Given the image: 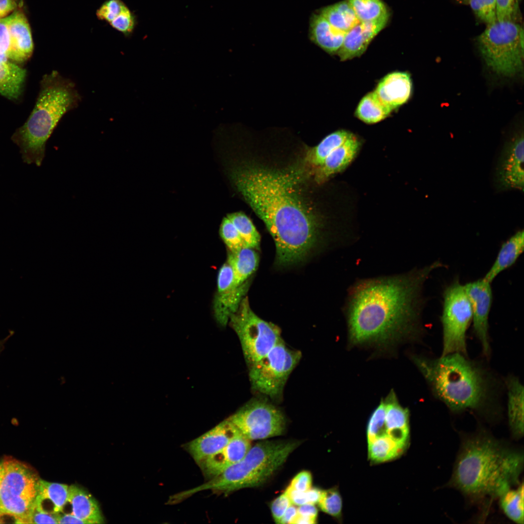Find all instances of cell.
Segmentation results:
<instances>
[{"mask_svg":"<svg viewBox=\"0 0 524 524\" xmlns=\"http://www.w3.org/2000/svg\"><path fill=\"white\" fill-rule=\"evenodd\" d=\"M68 487L40 479L34 508L50 514L61 513L68 502Z\"/></svg>","mask_w":524,"mask_h":524,"instance_id":"7402d4cb","label":"cell"},{"mask_svg":"<svg viewBox=\"0 0 524 524\" xmlns=\"http://www.w3.org/2000/svg\"><path fill=\"white\" fill-rule=\"evenodd\" d=\"M17 6L16 0H0V18L5 17Z\"/></svg>","mask_w":524,"mask_h":524,"instance_id":"681fc988","label":"cell"},{"mask_svg":"<svg viewBox=\"0 0 524 524\" xmlns=\"http://www.w3.org/2000/svg\"><path fill=\"white\" fill-rule=\"evenodd\" d=\"M439 262L408 273L363 279L350 289L345 308L349 342L386 344L420 331L422 290Z\"/></svg>","mask_w":524,"mask_h":524,"instance_id":"6da1fadb","label":"cell"},{"mask_svg":"<svg viewBox=\"0 0 524 524\" xmlns=\"http://www.w3.org/2000/svg\"><path fill=\"white\" fill-rule=\"evenodd\" d=\"M4 343H5V340H3L2 341H0V352L2 350V347H3V346L4 344Z\"/></svg>","mask_w":524,"mask_h":524,"instance_id":"9f6ffc18","label":"cell"},{"mask_svg":"<svg viewBox=\"0 0 524 524\" xmlns=\"http://www.w3.org/2000/svg\"><path fill=\"white\" fill-rule=\"evenodd\" d=\"M385 424V407L382 400L371 415L367 426L368 442L376 438L387 435Z\"/></svg>","mask_w":524,"mask_h":524,"instance_id":"8d00e7d4","label":"cell"},{"mask_svg":"<svg viewBox=\"0 0 524 524\" xmlns=\"http://www.w3.org/2000/svg\"><path fill=\"white\" fill-rule=\"evenodd\" d=\"M111 26L124 33L131 32L134 27L133 16L129 9L125 6L120 13L111 22Z\"/></svg>","mask_w":524,"mask_h":524,"instance_id":"b9f144b4","label":"cell"},{"mask_svg":"<svg viewBox=\"0 0 524 524\" xmlns=\"http://www.w3.org/2000/svg\"><path fill=\"white\" fill-rule=\"evenodd\" d=\"M506 386L509 428L513 437L520 439L524 435V387L515 377L507 378Z\"/></svg>","mask_w":524,"mask_h":524,"instance_id":"603a6c76","label":"cell"},{"mask_svg":"<svg viewBox=\"0 0 524 524\" xmlns=\"http://www.w3.org/2000/svg\"><path fill=\"white\" fill-rule=\"evenodd\" d=\"M237 334L248 367L257 362L282 339L279 328L259 317L244 297L237 310L229 318Z\"/></svg>","mask_w":524,"mask_h":524,"instance_id":"9c48e42d","label":"cell"},{"mask_svg":"<svg viewBox=\"0 0 524 524\" xmlns=\"http://www.w3.org/2000/svg\"><path fill=\"white\" fill-rule=\"evenodd\" d=\"M246 281L240 286H235L225 292L218 293L214 303V311L218 323L225 326L230 317L238 309L248 288Z\"/></svg>","mask_w":524,"mask_h":524,"instance_id":"4316f807","label":"cell"},{"mask_svg":"<svg viewBox=\"0 0 524 524\" xmlns=\"http://www.w3.org/2000/svg\"><path fill=\"white\" fill-rule=\"evenodd\" d=\"M389 16L371 22H360L347 32L337 52L341 61L359 57L367 49L373 38L387 25Z\"/></svg>","mask_w":524,"mask_h":524,"instance_id":"e0dca14e","label":"cell"},{"mask_svg":"<svg viewBox=\"0 0 524 524\" xmlns=\"http://www.w3.org/2000/svg\"><path fill=\"white\" fill-rule=\"evenodd\" d=\"M413 361L435 396L451 411L481 410L489 404V377L466 355L453 353L434 359L416 357Z\"/></svg>","mask_w":524,"mask_h":524,"instance_id":"277c9868","label":"cell"},{"mask_svg":"<svg viewBox=\"0 0 524 524\" xmlns=\"http://www.w3.org/2000/svg\"><path fill=\"white\" fill-rule=\"evenodd\" d=\"M4 470V460H0V480L2 477Z\"/></svg>","mask_w":524,"mask_h":524,"instance_id":"11a10c76","label":"cell"},{"mask_svg":"<svg viewBox=\"0 0 524 524\" xmlns=\"http://www.w3.org/2000/svg\"><path fill=\"white\" fill-rule=\"evenodd\" d=\"M360 22H371L390 16L381 0H348Z\"/></svg>","mask_w":524,"mask_h":524,"instance_id":"836d02e7","label":"cell"},{"mask_svg":"<svg viewBox=\"0 0 524 524\" xmlns=\"http://www.w3.org/2000/svg\"><path fill=\"white\" fill-rule=\"evenodd\" d=\"M316 523V521L308 517L303 516L297 513L296 515L293 519L290 524H312Z\"/></svg>","mask_w":524,"mask_h":524,"instance_id":"db71d44e","label":"cell"},{"mask_svg":"<svg viewBox=\"0 0 524 524\" xmlns=\"http://www.w3.org/2000/svg\"><path fill=\"white\" fill-rule=\"evenodd\" d=\"M346 33L333 27L320 14L313 16L311 22V39L330 54H337Z\"/></svg>","mask_w":524,"mask_h":524,"instance_id":"cb8c5ba5","label":"cell"},{"mask_svg":"<svg viewBox=\"0 0 524 524\" xmlns=\"http://www.w3.org/2000/svg\"><path fill=\"white\" fill-rule=\"evenodd\" d=\"M220 234L230 252H236L245 247L237 229L227 216L222 220Z\"/></svg>","mask_w":524,"mask_h":524,"instance_id":"74e56055","label":"cell"},{"mask_svg":"<svg viewBox=\"0 0 524 524\" xmlns=\"http://www.w3.org/2000/svg\"><path fill=\"white\" fill-rule=\"evenodd\" d=\"M352 135L350 132L340 130L326 136L316 146L308 152L307 160L312 165L318 167L335 149Z\"/></svg>","mask_w":524,"mask_h":524,"instance_id":"f546056e","label":"cell"},{"mask_svg":"<svg viewBox=\"0 0 524 524\" xmlns=\"http://www.w3.org/2000/svg\"><path fill=\"white\" fill-rule=\"evenodd\" d=\"M239 433L237 428L227 419L188 442L184 447L198 464L206 458L221 450Z\"/></svg>","mask_w":524,"mask_h":524,"instance_id":"9a60e30c","label":"cell"},{"mask_svg":"<svg viewBox=\"0 0 524 524\" xmlns=\"http://www.w3.org/2000/svg\"><path fill=\"white\" fill-rule=\"evenodd\" d=\"M3 460L0 480V518L7 515L14 517L16 523L29 524L40 478L33 469L19 460Z\"/></svg>","mask_w":524,"mask_h":524,"instance_id":"ba28073f","label":"cell"},{"mask_svg":"<svg viewBox=\"0 0 524 524\" xmlns=\"http://www.w3.org/2000/svg\"><path fill=\"white\" fill-rule=\"evenodd\" d=\"M320 14L335 28L344 33L360 22L348 0L324 8Z\"/></svg>","mask_w":524,"mask_h":524,"instance_id":"f1b7e54d","label":"cell"},{"mask_svg":"<svg viewBox=\"0 0 524 524\" xmlns=\"http://www.w3.org/2000/svg\"><path fill=\"white\" fill-rule=\"evenodd\" d=\"M57 514L44 512L33 508L29 524H58Z\"/></svg>","mask_w":524,"mask_h":524,"instance_id":"bcb514c9","label":"cell"},{"mask_svg":"<svg viewBox=\"0 0 524 524\" xmlns=\"http://www.w3.org/2000/svg\"><path fill=\"white\" fill-rule=\"evenodd\" d=\"M470 6L477 17L487 25L496 21L495 0H457Z\"/></svg>","mask_w":524,"mask_h":524,"instance_id":"d590c367","label":"cell"},{"mask_svg":"<svg viewBox=\"0 0 524 524\" xmlns=\"http://www.w3.org/2000/svg\"><path fill=\"white\" fill-rule=\"evenodd\" d=\"M322 490L318 488L311 487L306 491L308 503L315 504L318 503L321 497Z\"/></svg>","mask_w":524,"mask_h":524,"instance_id":"816d5d0a","label":"cell"},{"mask_svg":"<svg viewBox=\"0 0 524 524\" xmlns=\"http://www.w3.org/2000/svg\"><path fill=\"white\" fill-rule=\"evenodd\" d=\"M312 476L311 473L302 471L298 473L292 480L289 487L302 492L309 490L311 487Z\"/></svg>","mask_w":524,"mask_h":524,"instance_id":"f6af8a7d","label":"cell"},{"mask_svg":"<svg viewBox=\"0 0 524 524\" xmlns=\"http://www.w3.org/2000/svg\"><path fill=\"white\" fill-rule=\"evenodd\" d=\"M302 356L299 350L288 347L282 339L262 359L249 366V378L255 391L276 399Z\"/></svg>","mask_w":524,"mask_h":524,"instance_id":"30bf717a","label":"cell"},{"mask_svg":"<svg viewBox=\"0 0 524 524\" xmlns=\"http://www.w3.org/2000/svg\"><path fill=\"white\" fill-rule=\"evenodd\" d=\"M297 514V508L291 504L286 509L281 517L279 524H290Z\"/></svg>","mask_w":524,"mask_h":524,"instance_id":"f5cc1de1","label":"cell"},{"mask_svg":"<svg viewBox=\"0 0 524 524\" xmlns=\"http://www.w3.org/2000/svg\"><path fill=\"white\" fill-rule=\"evenodd\" d=\"M58 524H88L85 521L82 520L71 513L57 514Z\"/></svg>","mask_w":524,"mask_h":524,"instance_id":"f907efd6","label":"cell"},{"mask_svg":"<svg viewBox=\"0 0 524 524\" xmlns=\"http://www.w3.org/2000/svg\"><path fill=\"white\" fill-rule=\"evenodd\" d=\"M500 505L505 515L518 524H524V484L515 490L509 489L499 497Z\"/></svg>","mask_w":524,"mask_h":524,"instance_id":"1f68e13d","label":"cell"},{"mask_svg":"<svg viewBox=\"0 0 524 524\" xmlns=\"http://www.w3.org/2000/svg\"><path fill=\"white\" fill-rule=\"evenodd\" d=\"M228 419L249 440L282 435L286 420L282 411L267 400H250Z\"/></svg>","mask_w":524,"mask_h":524,"instance_id":"7c38bea8","label":"cell"},{"mask_svg":"<svg viewBox=\"0 0 524 524\" xmlns=\"http://www.w3.org/2000/svg\"><path fill=\"white\" fill-rule=\"evenodd\" d=\"M298 445V442L291 440L259 442L251 447L240 461L205 483L185 491L184 493L187 497L206 490L227 493L261 485L278 469Z\"/></svg>","mask_w":524,"mask_h":524,"instance_id":"8992f818","label":"cell"},{"mask_svg":"<svg viewBox=\"0 0 524 524\" xmlns=\"http://www.w3.org/2000/svg\"><path fill=\"white\" fill-rule=\"evenodd\" d=\"M81 100V96L71 80L54 70L43 77L33 111L11 137L19 147L25 163L41 165L46 143L56 126Z\"/></svg>","mask_w":524,"mask_h":524,"instance_id":"5b68a950","label":"cell"},{"mask_svg":"<svg viewBox=\"0 0 524 524\" xmlns=\"http://www.w3.org/2000/svg\"><path fill=\"white\" fill-rule=\"evenodd\" d=\"M68 502L71 505V514L88 524H101L103 519L98 502L82 488L72 485L68 487Z\"/></svg>","mask_w":524,"mask_h":524,"instance_id":"484cf974","label":"cell"},{"mask_svg":"<svg viewBox=\"0 0 524 524\" xmlns=\"http://www.w3.org/2000/svg\"></svg>","mask_w":524,"mask_h":524,"instance_id":"6f0895ef","label":"cell"},{"mask_svg":"<svg viewBox=\"0 0 524 524\" xmlns=\"http://www.w3.org/2000/svg\"><path fill=\"white\" fill-rule=\"evenodd\" d=\"M317 504L323 512L337 518L341 516L342 501L341 495L336 489H331L322 491Z\"/></svg>","mask_w":524,"mask_h":524,"instance_id":"f35d334b","label":"cell"},{"mask_svg":"<svg viewBox=\"0 0 524 524\" xmlns=\"http://www.w3.org/2000/svg\"><path fill=\"white\" fill-rule=\"evenodd\" d=\"M412 88L410 74L396 71L383 78L374 91L380 100L393 111L409 100Z\"/></svg>","mask_w":524,"mask_h":524,"instance_id":"ac0fdd59","label":"cell"},{"mask_svg":"<svg viewBox=\"0 0 524 524\" xmlns=\"http://www.w3.org/2000/svg\"><path fill=\"white\" fill-rule=\"evenodd\" d=\"M291 504L285 491L272 502L270 508L275 523L279 524L281 517Z\"/></svg>","mask_w":524,"mask_h":524,"instance_id":"7bdbcfd3","label":"cell"},{"mask_svg":"<svg viewBox=\"0 0 524 524\" xmlns=\"http://www.w3.org/2000/svg\"><path fill=\"white\" fill-rule=\"evenodd\" d=\"M476 40L482 56L494 72L510 77L522 70L524 35L519 24L496 21L487 25Z\"/></svg>","mask_w":524,"mask_h":524,"instance_id":"52a82bcc","label":"cell"},{"mask_svg":"<svg viewBox=\"0 0 524 524\" xmlns=\"http://www.w3.org/2000/svg\"><path fill=\"white\" fill-rule=\"evenodd\" d=\"M406 446L387 435L381 436L368 442L369 457L374 462L388 461L399 456Z\"/></svg>","mask_w":524,"mask_h":524,"instance_id":"d6a6232c","label":"cell"},{"mask_svg":"<svg viewBox=\"0 0 524 524\" xmlns=\"http://www.w3.org/2000/svg\"><path fill=\"white\" fill-rule=\"evenodd\" d=\"M297 513L317 521L318 510L314 504L307 503L299 506L297 508Z\"/></svg>","mask_w":524,"mask_h":524,"instance_id":"c3c4849f","label":"cell"},{"mask_svg":"<svg viewBox=\"0 0 524 524\" xmlns=\"http://www.w3.org/2000/svg\"><path fill=\"white\" fill-rule=\"evenodd\" d=\"M125 6L120 0H109L98 10L97 15L100 19L110 23L120 13Z\"/></svg>","mask_w":524,"mask_h":524,"instance_id":"60d3db41","label":"cell"},{"mask_svg":"<svg viewBox=\"0 0 524 524\" xmlns=\"http://www.w3.org/2000/svg\"><path fill=\"white\" fill-rule=\"evenodd\" d=\"M8 17L11 51L9 59L16 64L27 61L32 55L33 43L30 27L23 12L15 11Z\"/></svg>","mask_w":524,"mask_h":524,"instance_id":"d6986e66","label":"cell"},{"mask_svg":"<svg viewBox=\"0 0 524 524\" xmlns=\"http://www.w3.org/2000/svg\"><path fill=\"white\" fill-rule=\"evenodd\" d=\"M238 192L263 221L274 241L276 263L303 260L315 246L318 226L288 174L245 165L231 171Z\"/></svg>","mask_w":524,"mask_h":524,"instance_id":"7a4b0ae2","label":"cell"},{"mask_svg":"<svg viewBox=\"0 0 524 524\" xmlns=\"http://www.w3.org/2000/svg\"><path fill=\"white\" fill-rule=\"evenodd\" d=\"M360 145V141L352 134L317 167L315 174L317 182H323L332 175L344 170L356 156Z\"/></svg>","mask_w":524,"mask_h":524,"instance_id":"ffe728a7","label":"cell"},{"mask_svg":"<svg viewBox=\"0 0 524 524\" xmlns=\"http://www.w3.org/2000/svg\"><path fill=\"white\" fill-rule=\"evenodd\" d=\"M524 134H515L505 145L498 158L495 173L497 190H524Z\"/></svg>","mask_w":524,"mask_h":524,"instance_id":"4fadbf2b","label":"cell"},{"mask_svg":"<svg viewBox=\"0 0 524 524\" xmlns=\"http://www.w3.org/2000/svg\"><path fill=\"white\" fill-rule=\"evenodd\" d=\"M491 282L483 278L464 285L472 311L474 331L484 354L490 353L489 316L492 302Z\"/></svg>","mask_w":524,"mask_h":524,"instance_id":"5bb4252c","label":"cell"},{"mask_svg":"<svg viewBox=\"0 0 524 524\" xmlns=\"http://www.w3.org/2000/svg\"><path fill=\"white\" fill-rule=\"evenodd\" d=\"M524 455L486 432L461 442L448 485L474 501L499 497L519 484Z\"/></svg>","mask_w":524,"mask_h":524,"instance_id":"3957f363","label":"cell"},{"mask_svg":"<svg viewBox=\"0 0 524 524\" xmlns=\"http://www.w3.org/2000/svg\"><path fill=\"white\" fill-rule=\"evenodd\" d=\"M524 247V232L520 230L502 244L496 259L483 278L491 283L500 273L516 262Z\"/></svg>","mask_w":524,"mask_h":524,"instance_id":"d4e9b609","label":"cell"},{"mask_svg":"<svg viewBox=\"0 0 524 524\" xmlns=\"http://www.w3.org/2000/svg\"><path fill=\"white\" fill-rule=\"evenodd\" d=\"M18 65L0 54V95L14 101L20 97L26 77V70Z\"/></svg>","mask_w":524,"mask_h":524,"instance_id":"44dd1931","label":"cell"},{"mask_svg":"<svg viewBox=\"0 0 524 524\" xmlns=\"http://www.w3.org/2000/svg\"><path fill=\"white\" fill-rule=\"evenodd\" d=\"M392 112L373 91L362 98L355 114L357 117L364 123L374 124L384 119Z\"/></svg>","mask_w":524,"mask_h":524,"instance_id":"4dcf8cb0","label":"cell"},{"mask_svg":"<svg viewBox=\"0 0 524 524\" xmlns=\"http://www.w3.org/2000/svg\"><path fill=\"white\" fill-rule=\"evenodd\" d=\"M259 262V257L255 250L243 247L235 252H229L228 262L232 267L236 286L246 282L256 271Z\"/></svg>","mask_w":524,"mask_h":524,"instance_id":"83f0119b","label":"cell"},{"mask_svg":"<svg viewBox=\"0 0 524 524\" xmlns=\"http://www.w3.org/2000/svg\"><path fill=\"white\" fill-rule=\"evenodd\" d=\"M237 229L245 247L259 248L261 237L250 219L242 212L227 215Z\"/></svg>","mask_w":524,"mask_h":524,"instance_id":"e575fe53","label":"cell"},{"mask_svg":"<svg viewBox=\"0 0 524 524\" xmlns=\"http://www.w3.org/2000/svg\"><path fill=\"white\" fill-rule=\"evenodd\" d=\"M11 51V43L8 28V17L5 16L0 18V54L6 55L9 58Z\"/></svg>","mask_w":524,"mask_h":524,"instance_id":"ee69618b","label":"cell"},{"mask_svg":"<svg viewBox=\"0 0 524 524\" xmlns=\"http://www.w3.org/2000/svg\"><path fill=\"white\" fill-rule=\"evenodd\" d=\"M443 298L442 356L453 353L466 355V335L472 311L464 285L455 280L444 290Z\"/></svg>","mask_w":524,"mask_h":524,"instance_id":"8fae6325","label":"cell"},{"mask_svg":"<svg viewBox=\"0 0 524 524\" xmlns=\"http://www.w3.org/2000/svg\"><path fill=\"white\" fill-rule=\"evenodd\" d=\"M520 0H495L497 21L517 22Z\"/></svg>","mask_w":524,"mask_h":524,"instance_id":"ab89813d","label":"cell"},{"mask_svg":"<svg viewBox=\"0 0 524 524\" xmlns=\"http://www.w3.org/2000/svg\"><path fill=\"white\" fill-rule=\"evenodd\" d=\"M250 441L240 432L221 450L201 461L198 465L204 476L210 479L240 461L251 447Z\"/></svg>","mask_w":524,"mask_h":524,"instance_id":"2e32d148","label":"cell"},{"mask_svg":"<svg viewBox=\"0 0 524 524\" xmlns=\"http://www.w3.org/2000/svg\"><path fill=\"white\" fill-rule=\"evenodd\" d=\"M285 492L292 505L299 506L308 503L306 491H299L288 486Z\"/></svg>","mask_w":524,"mask_h":524,"instance_id":"7dc6e473","label":"cell"}]
</instances>
